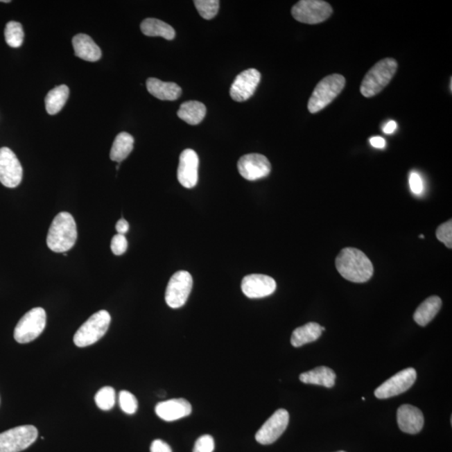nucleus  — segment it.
<instances>
[{"label": "nucleus", "mask_w": 452, "mask_h": 452, "mask_svg": "<svg viewBox=\"0 0 452 452\" xmlns=\"http://www.w3.org/2000/svg\"><path fill=\"white\" fill-rule=\"evenodd\" d=\"M336 268L345 279L355 284L368 281L374 274L372 262L356 248L342 249L336 258Z\"/></svg>", "instance_id": "f257e3e1"}, {"label": "nucleus", "mask_w": 452, "mask_h": 452, "mask_svg": "<svg viewBox=\"0 0 452 452\" xmlns=\"http://www.w3.org/2000/svg\"><path fill=\"white\" fill-rule=\"evenodd\" d=\"M78 239V229L73 216L60 212L55 217L48 232L46 243L52 252L64 253L73 247Z\"/></svg>", "instance_id": "f03ea898"}, {"label": "nucleus", "mask_w": 452, "mask_h": 452, "mask_svg": "<svg viewBox=\"0 0 452 452\" xmlns=\"http://www.w3.org/2000/svg\"><path fill=\"white\" fill-rule=\"evenodd\" d=\"M398 64L393 58H385L377 62L367 72L361 83L360 92L365 98H373L388 86L397 73Z\"/></svg>", "instance_id": "7ed1b4c3"}, {"label": "nucleus", "mask_w": 452, "mask_h": 452, "mask_svg": "<svg viewBox=\"0 0 452 452\" xmlns=\"http://www.w3.org/2000/svg\"><path fill=\"white\" fill-rule=\"evenodd\" d=\"M346 80L342 75L326 76L314 88L308 101V108L311 113H317L328 107L345 87Z\"/></svg>", "instance_id": "20e7f679"}, {"label": "nucleus", "mask_w": 452, "mask_h": 452, "mask_svg": "<svg viewBox=\"0 0 452 452\" xmlns=\"http://www.w3.org/2000/svg\"><path fill=\"white\" fill-rule=\"evenodd\" d=\"M110 324L111 315L107 311H99L89 318L76 331L73 338L74 344L79 348L96 344L106 334Z\"/></svg>", "instance_id": "39448f33"}, {"label": "nucleus", "mask_w": 452, "mask_h": 452, "mask_svg": "<svg viewBox=\"0 0 452 452\" xmlns=\"http://www.w3.org/2000/svg\"><path fill=\"white\" fill-rule=\"evenodd\" d=\"M46 324V313L42 308H35L21 318L15 329L14 337L19 344H28L42 333Z\"/></svg>", "instance_id": "423d86ee"}, {"label": "nucleus", "mask_w": 452, "mask_h": 452, "mask_svg": "<svg viewBox=\"0 0 452 452\" xmlns=\"http://www.w3.org/2000/svg\"><path fill=\"white\" fill-rule=\"evenodd\" d=\"M332 14V6L322 0H301L292 9L294 19L308 25L324 22Z\"/></svg>", "instance_id": "0eeeda50"}, {"label": "nucleus", "mask_w": 452, "mask_h": 452, "mask_svg": "<svg viewBox=\"0 0 452 452\" xmlns=\"http://www.w3.org/2000/svg\"><path fill=\"white\" fill-rule=\"evenodd\" d=\"M38 437L34 426L12 428L0 434V452H20L27 449Z\"/></svg>", "instance_id": "6e6552de"}, {"label": "nucleus", "mask_w": 452, "mask_h": 452, "mask_svg": "<svg viewBox=\"0 0 452 452\" xmlns=\"http://www.w3.org/2000/svg\"><path fill=\"white\" fill-rule=\"evenodd\" d=\"M193 288V278L186 270H180L171 278L165 293V301L171 308H180L188 300Z\"/></svg>", "instance_id": "1a4fd4ad"}, {"label": "nucleus", "mask_w": 452, "mask_h": 452, "mask_svg": "<svg viewBox=\"0 0 452 452\" xmlns=\"http://www.w3.org/2000/svg\"><path fill=\"white\" fill-rule=\"evenodd\" d=\"M417 374L413 368H407L394 374L374 391L375 397L389 399L406 392L417 381Z\"/></svg>", "instance_id": "9d476101"}, {"label": "nucleus", "mask_w": 452, "mask_h": 452, "mask_svg": "<svg viewBox=\"0 0 452 452\" xmlns=\"http://www.w3.org/2000/svg\"><path fill=\"white\" fill-rule=\"evenodd\" d=\"M23 168L18 157L9 148H0V182L3 186L15 188L21 183Z\"/></svg>", "instance_id": "9b49d317"}, {"label": "nucleus", "mask_w": 452, "mask_h": 452, "mask_svg": "<svg viewBox=\"0 0 452 452\" xmlns=\"http://www.w3.org/2000/svg\"><path fill=\"white\" fill-rule=\"evenodd\" d=\"M289 413L288 410L279 409L270 417L256 434V440L261 445H270L277 441L288 427Z\"/></svg>", "instance_id": "f8f14e48"}, {"label": "nucleus", "mask_w": 452, "mask_h": 452, "mask_svg": "<svg viewBox=\"0 0 452 452\" xmlns=\"http://www.w3.org/2000/svg\"><path fill=\"white\" fill-rule=\"evenodd\" d=\"M237 167L240 175L250 181L263 179L272 171V165L268 157L259 153L242 156L238 161Z\"/></svg>", "instance_id": "ddd939ff"}, {"label": "nucleus", "mask_w": 452, "mask_h": 452, "mask_svg": "<svg viewBox=\"0 0 452 452\" xmlns=\"http://www.w3.org/2000/svg\"><path fill=\"white\" fill-rule=\"evenodd\" d=\"M261 73L256 69H248L238 75L232 85L229 94L236 102L242 103L251 98L261 82Z\"/></svg>", "instance_id": "4468645a"}, {"label": "nucleus", "mask_w": 452, "mask_h": 452, "mask_svg": "<svg viewBox=\"0 0 452 452\" xmlns=\"http://www.w3.org/2000/svg\"><path fill=\"white\" fill-rule=\"evenodd\" d=\"M199 157L192 149H185L180 157L177 168V180L182 186L192 189L196 186L199 179Z\"/></svg>", "instance_id": "2eb2a0df"}, {"label": "nucleus", "mask_w": 452, "mask_h": 452, "mask_svg": "<svg viewBox=\"0 0 452 452\" xmlns=\"http://www.w3.org/2000/svg\"><path fill=\"white\" fill-rule=\"evenodd\" d=\"M277 289L272 277L262 274L246 276L241 282V290L249 298H262L272 295Z\"/></svg>", "instance_id": "dca6fc26"}, {"label": "nucleus", "mask_w": 452, "mask_h": 452, "mask_svg": "<svg viewBox=\"0 0 452 452\" xmlns=\"http://www.w3.org/2000/svg\"><path fill=\"white\" fill-rule=\"evenodd\" d=\"M155 412L165 421H175L189 417L192 412V406L186 399H172L157 403Z\"/></svg>", "instance_id": "f3484780"}, {"label": "nucleus", "mask_w": 452, "mask_h": 452, "mask_svg": "<svg viewBox=\"0 0 452 452\" xmlns=\"http://www.w3.org/2000/svg\"><path fill=\"white\" fill-rule=\"evenodd\" d=\"M397 422L403 433L415 435L421 433L424 426V415L417 407L403 405L397 411Z\"/></svg>", "instance_id": "a211bd4d"}, {"label": "nucleus", "mask_w": 452, "mask_h": 452, "mask_svg": "<svg viewBox=\"0 0 452 452\" xmlns=\"http://www.w3.org/2000/svg\"><path fill=\"white\" fill-rule=\"evenodd\" d=\"M75 55L87 62H98L102 58V51L90 36L78 34L72 39Z\"/></svg>", "instance_id": "6ab92c4d"}, {"label": "nucleus", "mask_w": 452, "mask_h": 452, "mask_svg": "<svg viewBox=\"0 0 452 452\" xmlns=\"http://www.w3.org/2000/svg\"><path fill=\"white\" fill-rule=\"evenodd\" d=\"M146 86L149 94L163 101H175L182 94V89L175 82H164L157 78H148Z\"/></svg>", "instance_id": "aec40b11"}, {"label": "nucleus", "mask_w": 452, "mask_h": 452, "mask_svg": "<svg viewBox=\"0 0 452 452\" xmlns=\"http://www.w3.org/2000/svg\"><path fill=\"white\" fill-rule=\"evenodd\" d=\"M442 301L437 296L428 297L424 301L414 313V320L417 324L425 327L430 324L441 310Z\"/></svg>", "instance_id": "412c9836"}, {"label": "nucleus", "mask_w": 452, "mask_h": 452, "mask_svg": "<svg viewBox=\"0 0 452 452\" xmlns=\"http://www.w3.org/2000/svg\"><path fill=\"white\" fill-rule=\"evenodd\" d=\"M300 381L304 383L324 386L326 388H332L335 385L336 374L328 367L321 366L315 368L308 372L300 374Z\"/></svg>", "instance_id": "4be33fe9"}, {"label": "nucleus", "mask_w": 452, "mask_h": 452, "mask_svg": "<svg viewBox=\"0 0 452 452\" xmlns=\"http://www.w3.org/2000/svg\"><path fill=\"white\" fill-rule=\"evenodd\" d=\"M322 327L317 322H308L293 331L290 344L295 348L310 344L321 337Z\"/></svg>", "instance_id": "5701e85b"}, {"label": "nucleus", "mask_w": 452, "mask_h": 452, "mask_svg": "<svg viewBox=\"0 0 452 452\" xmlns=\"http://www.w3.org/2000/svg\"><path fill=\"white\" fill-rule=\"evenodd\" d=\"M177 116L189 125L200 124L207 115V107L197 101H189L181 104Z\"/></svg>", "instance_id": "b1692460"}, {"label": "nucleus", "mask_w": 452, "mask_h": 452, "mask_svg": "<svg viewBox=\"0 0 452 452\" xmlns=\"http://www.w3.org/2000/svg\"><path fill=\"white\" fill-rule=\"evenodd\" d=\"M141 31L143 34L151 37L159 36L168 40H172L175 37V31L173 28L168 25V24L162 21V20L148 18L145 19L141 23Z\"/></svg>", "instance_id": "393cba45"}, {"label": "nucleus", "mask_w": 452, "mask_h": 452, "mask_svg": "<svg viewBox=\"0 0 452 452\" xmlns=\"http://www.w3.org/2000/svg\"><path fill=\"white\" fill-rule=\"evenodd\" d=\"M69 95L70 89L66 85H60V86L52 89L48 92L46 99H44L47 112L50 115L58 114L62 111Z\"/></svg>", "instance_id": "a878e982"}, {"label": "nucleus", "mask_w": 452, "mask_h": 452, "mask_svg": "<svg viewBox=\"0 0 452 452\" xmlns=\"http://www.w3.org/2000/svg\"><path fill=\"white\" fill-rule=\"evenodd\" d=\"M134 139L128 132H121L116 137L110 152V159L121 163L127 159L132 151Z\"/></svg>", "instance_id": "bb28decb"}, {"label": "nucleus", "mask_w": 452, "mask_h": 452, "mask_svg": "<svg viewBox=\"0 0 452 452\" xmlns=\"http://www.w3.org/2000/svg\"><path fill=\"white\" fill-rule=\"evenodd\" d=\"M5 37L6 43L10 47L18 48L22 46L25 33L21 24L15 21H10L7 24L5 30Z\"/></svg>", "instance_id": "cd10ccee"}, {"label": "nucleus", "mask_w": 452, "mask_h": 452, "mask_svg": "<svg viewBox=\"0 0 452 452\" xmlns=\"http://www.w3.org/2000/svg\"><path fill=\"white\" fill-rule=\"evenodd\" d=\"M96 406L103 410H110L115 406L116 392L110 386L103 387L95 397Z\"/></svg>", "instance_id": "c85d7f7f"}, {"label": "nucleus", "mask_w": 452, "mask_h": 452, "mask_svg": "<svg viewBox=\"0 0 452 452\" xmlns=\"http://www.w3.org/2000/svg\"><path fill=\"white\" fill-rule=\"evenodd\" d=\"M193 3L201 17L205 19L215 18L219 11L220 1L218 0H195Z\"/></svg>", "instance_id": "c756f323"}, {"label": "nucleus", "mask_w": 452, "mask_h": 452, "mask_svg": "<svg viewBox=\"0 0 452 452\" xmlns=\"http://www.w3.org/2000/svg\"><path fill=\"white\" fill-rule=\"evenodd\" d=\"M119 406L123 412L133 415L138 410V399L128 391L123 390L119 393Z\"/></svg>", "instance_id": "7c9ffc66"}, {"label": "nucleus", "mask_w": 452, "mask_h": 452, "mask_svg": "<svg viewBox=\"0 0 452 452\" xmlns=\"http://www.w3.org/2000/svg\"><path fill=\"white\" fill-rule=\"evenodd\" d=\"M437 239L443 242L447 248H452V221L446 222L439 226L437 231Z\"/></svg>", "instance_id": "2f4dec72"}, {"label": "nucleus", "mask_w": 452, "mask_h": 452, "mask_svg": "<svg viewBox=\"0 0 452 452\" xmlns=\"http://www.w3.org/2000/svg\"><path fill=\"white\" fill-rule=\"evenodd\" d=\"M215 450V442L211 435H204L197 440L193 452H213Z\"/></svg>", "instance_id": "473e14b6"}, {"label": "nucleus", "mask_w": 452, "mask_h": 452, "mask_svg": "<svg viewBox=\"0 0 452 452\" xmlns=\"http://www.w3.org/2000/svg\"><path fill=\"white\" fill-rule=\"evenodd\" d=\"M112 252L116 256L123 255L128 249V241L124 235H116L113 236L111 242Z\"/></svg>", "instance_id": "72a5a7b5"}, {"label": "nucleus", "mask_w": 452, "mask_h": 452, "mask_svg": "<svg viewBox=\"0 0 452 452\" xmlns=\"http://www.w3.org/2000/svg\"><path fill=\"white\" fill-rule=\"evenodd\" d=\"M409 183L411 191H412L415 195H421V193L423 192L424 184L421 177L419 176L418 173H410Z\"/></svg>", "instance_id": "f704fd0d"}, {"label": "nucleus", "mask_w": 452, "mask_h": 452, "mask_svg": "<svg viewBox=\"0 0 452 452\" xmlns=\"http://www.w3.org/2000/svg\"><path fill=\"white\" fill-rule=\"evenodd\" d=\"M150 452H172L171 447L162 440H155L151 444Z\"/></svg>", "instance_id": "c9c22d12"}, {"label": "nucleus", "mask_w": 452, "mask_h": 452, "mask_svg": "<svg viewBox=\"0 0 452 452\" xmlns=\"http://www.w3.org/2000/svg\"><path fill=\"white\" fill-rule=\"evenodd\" d=\"M116 229L120 235H125L129 229L128 222L124 219L119 220L116 225Z\"/></svg>", "instance_id": "e433bc0d"}, {"label": "nucleus", "mask_w": 452, "mask_h": 452, "mask_svg": "<svg viewBox=\"0 0 452 452\" xmlns=\"http://www.w3.org/2000/svg\"><path fill=\"white\" fill-rule=\"evenodd\" d=\"M370 144L373 147L376 148H383L385 147V140L381 138V137H373L370 140Z\"/></svg>", "instance_id": "4c0bfd02"}, {"label": "nucleus", "mask_w": 452, "mask_h": 452, "mask_svg": "<svg viewBox=\"0 0 452 452\" xmlns=\"http://www.w3.org/2000/svg\"><path fill=\"white\" fill-rule=\"evenodd\" d=\"M397 128V123L394 122V121H390L388 123H387L383 128V132L386 133V134H391V133H393L395 131V129Z\"/></svg>", "instance_id": "58836bf2"}, {"label": "nucleus", "mask_w": 452, "mask_h": 452, "mask_svg": "<svg viewBox=\"0 0 452 452\" xmlns=\"http://www.w3.org/2000/svg\"><path fill=\"white\" fill-rule=\"evenodd\" d=\"M2 3H10V0H2V1H0Z\"/></svg>", "instance_id": "ea45409f"}, {"label": "nucleus", "mask_w": 452, "mask_h": 452, "mask_svg": "<svg viewBox=\"0 0 452 452\" xmlns=\"http://www.w3.org/2000/svg\"><path fill=\"white\" fill-rule=\"evenodd\" d=\"M322 332H324V331H325L324 327H322Z\"/></svg>", "instance_id": "a19ab883"}, {"label": "nucleus", "mask_w": 452, "mask_h": 452, "mask_svg": "<svg viewBox=\"0 0 452 452\" xmlns=\"http://www.w3.org/2000/svg\"><path fill=\"white\" fill-rule=\"evenodd\" d=\"M419 238H424L423 235L419 236Z\"/></svg>", "instance_id": "79ce46f5"}, {"label": "nucleus", "mask_w": 452, "mask_h": 452, "mask_svg": "<svg viewBox=\"0 0 452 452\" xmlns=\"http://www.w3.org/2000/svg\"><path fill=\"white\" fill-rule=\"evenodd\" d=\"M338 452H346V451H338Z\"/></svg>", "instance_id": "37998d69"}]
</instances>
